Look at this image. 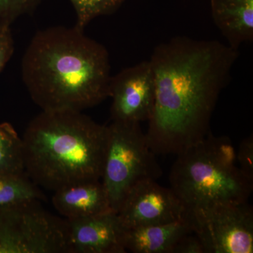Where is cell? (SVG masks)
Returning a JSON list of instances; mask_svg holds the SVG:
<instances>
[{
  "mask_svg": "<svg viewBox=\"0 0 253 253\" xmlns=\"http://www.w3.org/2000/svg\"><path fill=\"white\" fill-rule=\"evenodd\" d=\"M239 50L217 41L178 36L155 48L149 61L155 101L146 133L151 151L176 155L211 132L218 99Z\"/></svg>",
  "mask_w": 253,
  "mask_h": 253,
  "instance_id": "cell-1",
  "label": "cell"
},
{
  "mask_svg": "<svg viewBox=\"0 0 253 253\" xmlns=\"http://www.w3.org/2000/svg\"><path fill=\"white\" fill-rule=\"evenodd\" d=\"M21 73L42 111L83 112L109 98V51L76 26L38 31L23 56Z\"/></svg>",
  "mask_w": 253,
  "mask_h": 253,
  "instance_id": "cell-2",
  "label": "cell"
},
{
  "mask_svg": "<svg viewBox=\"0 0 253 253\" xmlns=\"http://www.w3.org/2000/svg\"><path fill=\"white\" fill-rule=\"evenodd\" d=\"M22 141L25 172L39 187L54 192L101 179L106 126L81 111H42Z\"/></svg>",
  "mask_w": 253,
  "mask_h": 253,
  "instance_id": "cell-3",
  "label": "cell"
},
{
  "mask_svg": "<svg viewBox=\"0 0 253 253\" xmlns=\"http://www.w3.org/2000/svg\"><path fill=\"white\" fill-rule=\"evenodd\" d=\"M176 156L169 184L186 209L248 202L251 197L253 181L236 166V149L227 136L210 132Z\"/></svg>",
  "mask_w": 253,
  "mask_h": 253,
  "instance_id": "cell-4",
  "label": "cell"
},
{
  "mask_svg": "<svg viewBox=\"0 0 253 253\" xmlns=\"http://www.w3.org/2000/svg\"><path fill=\"white\" fill-rule=\"evenodd\" d=\"M156 156L139 123L112 121L106 126L101 179L113 212H118L126 195L138 183L162 176Z\"/></svg>",
  "mask_w": 253,
  "mask_h": 253,
  "instance_id": "cell-5",
  "label": "cell"
},
{
  "mask_svg": "<svg viewBox=\"0 0 253 253\" xmlns=\"http://www.w3.org/2000/svg\"><path fill=\"white\" fill-rule=\"evenodd\" d=\"M0 253H72L67 221L41 201L0 207Z\"/></svg>",
  "mask_w": 253,
  "mask_h": 253,
  "instance_id": "cell-6",
  "label": "cell"
},
{
  "mask_svg": "<svg viewBox=\"0 0 253 253\" xmlns=\"http://www.w3.org/2000/svg\"><path fill=\"white\" fill-rule=\"evenodd\" d=\"M186 216L205 253H253V211L248 202L187 209Z\"/></svg>",
  "mask_w": 253,
  "mask_h": 253,
  "instance_id": "cell-7",
  "label": "cell"
},
{
  "mask_svg": "<svg viewBox=\"0 0 253 253\" xmlns=\"http://www.w3.org/2000/svg\"><path fill=\"white\" fill-rule=\"evenodd\" d=\"M109 98L115 122L140 123L149 121L155 101V81L149 61L125 68L111 76Z\"/></svg>",
  "mask_w": 253,
  "mask_h": 253,
  "instance_id": "cell-8",
  "label": "cell"
},
{
  "mask_svg": "<svg viewBox=\"0 0 253 253\" xmlns=\"http://www.w3.org/2000/svg\"><path fill=\"white\" fill-rule=\"evenodd\" d=\"M117 213L129 229L181 220L186 218L187 209L171 188L147 179L129 191Z\"/></svg>",
  "mask_w": 253,
  "mask_h": 253,
  "instance_id": "cell-9",
  "label": "cell"
},
{
  "mask_svg": "<svg viewBox=\"0 0 253 253\" xmlns=\"http://www.w3.org/2000/svg\"><path fill=\"white\" fill-rule=\"evenodd\" d=\"M72 253H125L126 227L118 213L66 219Z\"/></svg>",
  "mask_w": 253,
  "mask_h": 253,
  "instance_id": "cell-10",
  "label": "cell"
},
{
  "mask_svg": "<svg viewBox=\"0 0 253 253\" xmlns=\"http://www.w3.org/2000/svg\"><path fill=\"white\" fill-rule=\"evenodd\" d=\"M53 206L66 219L91 217L113 211L101 181L66 186L54 191Z\"/></svg>",
  "mask_w": 253,
  "mask_h": 253,
  "instance_id": "cell-11",
  "label": "cell"
},
{
  "mask_svg": "<svg viewBox=\"0 0 253 253\" xmlns=\"http://www.w3.org/2000/svg\"><path fill=\"white\" fill-rule=\"evenodd\" d=\"M214 24L228 45L239 50L253 41V0H210Z\"/></svg>",
  "mask_w": 253,
  "mask_h": 253,
  "instance_id": "cell-12",
  "label": "cell"
},
{
  "mask_svg": "<svg viewBox=\"0 0 253 253\" xmlns=\"http://www.w3.org/2000/svg\"><path fill=\"white\" fill-rule=\"evenodd\" d=\"M192 232L187 216L168 224L126 228L125 249L133 253H171L182 236Z\"/></svg>",
  "mask_w": 253,
  "mask_h": 253,
  "instance_id": "cell-13",
  "label": "cell"
},
{
  "mask_svg": "<svg viewBox=\"0 0 253 253\" xmlns=\"http://www.w3.org/2000/svg\"><path fill=\"white\" fill-rule=\"evenodd\" d=\"M39 186L26 172L0 174V207L45 201Z\"/></svg>",
  "mask_w": 253,
  "mask_h": 253,
  "instance_id": "cell-14",
  "label": "cell"
},
{
  "mask_svg": "<svg viewBox=\"0 0 253 253\" xmlns=\"http://www.w3.org/2000/svg\"><path fill=\"white\" fill-rule=\"evenodd\" d=\"M25 172L22 138L14 126L0 123V174Z\"/></svg>",
  "mask_w": 253,
  "mask_h": 253,
  "instance_id": "cell-15",
  "label": "cell"
},
{
  "mask_svg": "<svg viewBox=\"0 0 253 253\" xmlns=\"http://www.w3.org/2000/svg\"><path fill=\"white\" fill-rule=\"evenodd\" d=\"M76 13V27L84 31L94 18L109 16L121 7L125 0H70Z\"/></svg>",
  "mask_w": 253,
  "mask_h": 253,
  "instance_id": "cell-16",
  "label": "cell"
},
{
  "mask_svg": "<svg viewBox=\"0 0 253 253\" xmlns=\"http://www.w3.org/2000/svg\"><path fill=\"white\" fill-rule=\"evenodd\" d=\"M42 0H0V26H9L18 18L34 12Z\"/></svg>",
  "mask_w": 253,
  "mask_h": 253,
  "instance_id": "cell-17",
  "label": "cell"
},
{
  "mask_svg": "<svg viewBox=\"0 0 253 253\" xmlns=\"http://www.w3.org/2000/svg\"><path fill=\"white\" fill-rule=\"evenodd\" d=\"M236 159L239 163V169L245 176L253 181V136L245 138L236 151Z\"/></svg>",
  "mask_w": 253,
  "mask_h": 253,
  "instance_id": "cell-18",
  "label": "cell"
},
{
  "mask_svg": "<svg viewBox=\"0 0 253 253\" xmlns=\"http://www.w3.org/2000/svg\"><path fill=\"white\" fill-rule=\"evenodd\" d=\"M14 52V41L9 26H0V73Z\"/></svg>",
  "mask_w": 253,
  "mask_h": 253,
  "instance_id": "cell-19",
  "label": "cell"
},
{
  "mask_svg": "<svg viewBox=\"0 0 253 253\" xmlns=\"http://www.w3.org/2000/svg\"><path fill=\"white\" fill-rule=\"evenodd\" d=\"M171 253H205V251L198 236L192 232L182 236Z\"/></svg>",
  "mask_w": 253,
  "mask_h": 253,
  "instance_id": "cell-20",
  "label": "cell"
}]
</instances>
